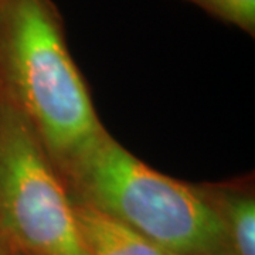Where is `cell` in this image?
<instances>
[{
    "instance_id": "6da1fadb",
    "label": "cell",
    "mask_w": 255,
    "mask_h": 255,
    "mask_svg": "<svg viewBox=\"0 0 255 255\" xmlns=\"http://www.w3.org/2000/svg\"><path fill=\"white\" fill-rule=\"evenodd\" d=\"M0 81L60 166L105 132L50 0H0Z\"/></svg>"
},
{
    "instance_id": "7a4b0ae2",
    "label": "cell",
    "mask_w": 255,
    "mask_h": 255,
    "mask_svg": "<svg viewBox=\"0 0 255 255\" xmlns=\"http://www.w3.org/2000/svg\"><path fill=\"white\" fill-rule=\"evenodd\" d=\"M60 167L77 199L172 255H233L224 221L200 190L150 169L107 132Z\"/></svg>"
},
{
    "instance_id": "3957f363",
    "label": "cell",
    "mask_w": 255,
    "mask_h": 255,
    "mask_svg": "<svg viewBox=\"0 0 255 255\" xmlns=\"http://www.w3.org/2000/svg\"><path fill=\"white\" fill-rule=\"evenodd\" d=\"M0 240L28 255H88L51 159L26 117L1 91Z\"/></svg>"
},
{
    "instance_id": "277c9868",
    "label": "cell",
    "mask_w": 255,
    "mask_h": 255,
    "mask_svg": "<svg viewBox=\"0 0 255 255\" xmlns=\"http://www.w3.org/2000/svg\"><path fill=\"white\" fill-rule=\"evenodd\" d=\"M71 203L77 230L88 255H172L90 203L77 197Z\"/></svg>"
},
{
    "instance_id": "5b68a950",
    "label": "cell",
    "mask_w": 255,
    "mask_h": 255,
    "mask_svg": "<svg viewBox=\"0 0 255 255\" xmlns=\"http://www.w3.org/2000/svg\"><path fill=\"white\" fill-rule=\"evenodd\" d=\"M224 221L233 255H255V203L237 190L201 191Z\"/></svg>"
},
{
    "instance_id": "8992f818",
    "label": "cell",
    "mask_w": 255,
    "mask_h": 255,
    "mask_svg": "<svg viewBox=\"0 0 255 255\" xmlns=\"http://www.w3.org/2000/svg\"><path fill=\"white\" fill-rule=\"evenodd\" d=\"M201 9L240 27L250 34L255 30V0H189Z\"/></svg>"
},
{
    "instance_id": "52a82bcc",
    "label": "cell",
    "mask_w": 255,
    "mask_h": 255,
    "mask_svg": "<svg viewBox=\"0 0 255 255\" xmlns=\"http://www.w3.org/2000/svg\"><path fill=\"white\" fill-rule=\"evenodd\" d=\"M0 255H10V248L0 240Z\"/></svg>"
},
{
    "instance_id": "ba28073f",
    "label": "cell",
    "mask_w": 255,
    "mask_h": 255,
    "mask_svg": "<svg viewBox=\"0 0 255 255\" xmlns=\"http://www.w3.org/2000/svg\"><path fill=\"white\" fill-rule=\"evenodd\" d=\"M10 255H28V254H24V253H21V251H13V250H10Z\"/></svg>"
}]
</instances>
